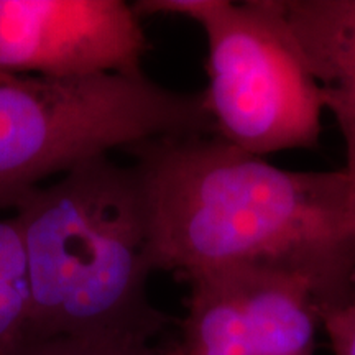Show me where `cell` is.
I'll return each mask as SVG.
<instances>
[{"instance_id": "obj_1", "label": "cell", "mask_w": 355, "mask_h": 355, "mask_svg": "<svg viewBox=\"0 0 355 355\" xmlns=\"http://www.w3.org/2000/svg\"><path fill=\"white\" fill-rule=\"evenodd\" d=\"M153 272L178 279L268 266L304 277L319 308L355 291V196L345 170L286 171L217 135L132 148Z\"/></svg>"}, {"instance_id": "obj_2", "label": "cell", "mask_w": 355, "mask_h": 355, "mask_svg": "<svg viewBox=\"0 0 355 355\" xmlns=\"http://www.w3.org/2000/svg\"><path fill=\"white\" fill-rule=\"evenodd\" d=\"M28 273L26 340L153 343L168 318L153 273L139 181L110 157L83 163L12 207Z\"/></svg>"}, {"instance_id": "obj_3", "label": "cell", "mask_w": 355, "mask_h": 355, "mask_svg": "<svg viewBox=\"0 0 355 355\" xmlns=\"http://www.w3.org/2000/svg\"><path fill=\"white\" fill-rule=\"evenodd\" d=\"M173 135H216L202 94L141 74H0V207L83 163Z\"/></svg>"}, {"instance_id": "obj_4", "label": "cell", "mask_w": 355, "mask_h": 355, "mask_svg": "<svg viewBox=\"0 0 355 355\" xmlns=\"http://www.w3.org/2000/svg\"><path fill=\"white\" fill-rule=\"evenodd\" d=\"M144 15H175L202 28L207 86L201 92L217 137L255 157L314 148L324 99L277 0H139Z\"/></svg>"}, {"instance_id": "obj_5", "label": "cell", "mask_w": 355, "mask_h": 355, "mask_svg": "<svg viewBox=\"0 0 355 355\" xmlns=\"http://www.w3.org/2000/svg\"><path fill=\"white\" fill-rule=\"evenodd\" d=\"M148 42L123 0H0V74H141Z\"/></svg>"}, {"instance_id": "obj_6", "label": "cell", "mask_w": 355, "mask_h": 355, "mask_svg": "<svg viewBox=\"0 0 355 355\" xmlns=\"http://www.w3.org/2000/svg\"><path fill=\"white\" fill-rule=\"evenodd\" d=\"M279 17L324 107L334 115L347 150L355 189V0H277Z\"/></svg>"}, {"instance_id": "obj_7", "label": "cell", "mask_w": 355, "mask_h": 355, "mask_svg": "<svg viewBox=\"0 0 355 355\" xmlns=\"http://www.w3.org/2000/svg\"><path fill=\"white\" fill-rule=\"evenodd\" d=\"M227 272L241 288L257 355H314L321 319L316 290L308 279L268 266Z\"/></svg>"}, {"instance_id": "obj_8", "label": "cell", "mask_w": 355, "mask_h": 355, "mask_svg": "<svg viewBox=\"0 0 355 355\" xmlns=\"http://www.w3.org/2000/svg\"><path fill=\"white\" fill-rule=\"evenodd\" d=\"M189 296L180 355H257L241 288L232 272L204 275L188 282Z\"/></svg>"}, {"instance_id": "obj_9", "label": "cell", "mask_w": 355, "mask_h": 355, "mask_svg": "<svg viewBox=\"0 0 355 355\" xmlns=\"http://www.w3.org/2000/svg\"><path fill=\"white\" fill-rule=\"evenodd\" d=\"M28 332V273L15 220L0 217V355H15Z\"/></svg>"}, {"instance_id": "obj_10", "label": "cell", "mask_w": 355, "mask_h": 355, "mask_svg": "<svg viewBox=\"0 0 355 355\" xmlns=\"http://www.w3.org/2000/svg\"><path fill=\"white\" fill-rule=\"evenodd\" d=\"M15 355H180L176 344L157 345L140 340L104 339H55L26 340Z\"/></svg>"}, {"instance_id": "obj_11", "label": "cell", "mask_w": 355, "mask_h": 355, "mask_svg": "<svg viewBox=\"0 0 355 355\" xmlns=\"http://www.w3.org/2000/svg\"><path fill=\"white\" fill-rule=\"evenodd\" d=\"M319 319L334 355H355V291L319 308Z\"/></svg>"}, {"instance_id": "obj_12", "label": "cell", "mask_w": 355, "mask_h": 355, "mask_svg": "<svg viewBox=\"0 0 355 355\" xmlns=\"http://www.w3.org/2000/svg\"><path fill=\"white\" fill-rule=\"evenodd\" d=\"M354 196H355V189H354Z\"/></svg>"}]
</instances>
